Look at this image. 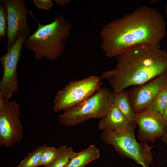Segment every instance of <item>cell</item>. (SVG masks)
<instances>
[{
    "label": "cell",
    "instance_id": "23",
    "mask_svg": "<svg viewBox=\"0 0 167 167\" xmlns=\"http://www.w3.org/2000/svg\"><path fill=\"white\" fill-rule=\"evenodd\" d=\"M161 139L167 146V126L166 127L165 134L164 136L161 137Z\"/></svg>",
    "mask_w": 167,
    "mask_h": 167
},
{
    "label": "cell",
    "instance_id": "20",
    "mask_svg": "<svg viewBox=\"0 0 167 167\" xmlns=\"http://www.w3.org/2000/svg\"><path fill=\"white\" fill-rule=\"evenodd\" d=\"M34 5L38 9L50 10L54 5L51 0H33Z\"/></svg>",
    "mask_w": 167,
    "mask_h": 167
},
{
    "label": "cell",
    "instance_id": "2",
    "mask_svg": "<svg viewBox=\"0 0 167 167\" xmlns=\"http://www.w3.org/2000/svg\"><path fill=\"white\" fill-rule=\"evenodd\" d=\"M113 70L100 76L111 86L113 93L132 86H139L167 71V51L147 44L135 46L117 55Z\"/></svg>",
    "mask_w": 167,
    "mask_h": 167
},
{
    "label": "cell",
    "instance_id": "22",
    "mask_svg": "<svg viewBox=\"0 0 167 167\" xmlns=\"http://www.w3.org/2000/svg\"><path fill=\"white\" fill-rule=\"evenodd\" d=\"M161 116L164 121L166 127L167 126V105L161 114Z\"/></svg>",
    "mask_w": 167,
    "mask_h": 167
},
{
    "label": "cell",
    "instance_id": "8",
    "mask_svg": "<svg viewBox=\"0 0 167 167\" xmlns=\"http://www.w3.org/2000/svg\"><path fill=\"white\" fill-rule=\"evenodd\" d=\"M21 108L15 101L0 98V146L8 148L23 139V127L20 117Z\"/></svg>",
    "mask_w": 167,
    "mask_h": 167
},
{
    "label": "cell",
    "instance_id": "17",
    "mask_svg": "<svg viewBox=\"0 0 167 167\" xmlns=\"http://www.w3.org/2000/svg\"><path fill=\"white\" fill-rule=\"evenodd\" d=\"M59 148L60 151L57 157L52 163L44 167H64L75 153L71 147L62 146Z\"/></svg>",
    "mask_w": 167,
    "mask_h": 167
},
{
    "label": "cell",
    "instance_id": "3",
    "mask_svg": "<svg viewBox=\"0 0 167 167\" xmlns=\"http://www.w3.org/2000/svg\"><path fill=\"white\" fill-rule=\"evenodd\" d=\"M29 13L36 21L38 27L36 31L26 39L25 48L33 53L35 59L43 58L56 60L63 53L70 36L72 26L62 15L56 16L54 21L46 25L40 24L32 11Z\"/></svg>",
    "mask_w": 167,
    "mask_h": 167
},
{
    "label": "cell",
    "instance_id": "1",
    "mask_svg": "<svg viewBox=\"0 0 167 167\" xmlns=\"http://www.w3.org/2000/svg\"><path fill=\"white\" fill-rule=\"evenodd\" d=\"M166 33V23L160 11L143 6L103 27L100 33L101 48L106 57L113 58L140 45L160 47Z\"/></svg>",
    "mask_w": 167,
    "mask_h": 167
},
{
    "label": "cell",
    "instance_id": "16",
    "mask_svg": "<svg viewBox=\"0 0 167 167\" xmlns=\"http://www.w3.org/2000/svg\"><path fill=\"white\" fill-rule=\"evenodd\" d=\"M45 145L40 146L29 153L16 167H38Z\"/></svg>",
    "mask_w": 167,
    "mask_h": 167
},
{
    "label": "cell",
    "instance_id": "13",
    "mask_svg": "<svg viewBox=\"0 0 167 167\" xmlns=\"http://www.w3.org/2000/svg\"><path fill=\"white\" fill-rule=\"evenodd\" d=\"M100 156L99 150L93 145L75 154L64 167H84Z\"/></svg>",
    "mask_w": 167,
    "mask_h": 167
},
{
    "label": "cell",
    "instance_id": "15",
    "mask_svg": "<svg viewBox=\"0 0 167 167\" xmlns=\"http://www.w3.org/2000/svg\"><path fill=\"white\" fill-rule=\"evenodd\" d=\"M167 105V87L161 91L145 109L161 115Z\"/></svg>",
    "mask_w": 167,
    "mask_h": 167
},
{
    "label": "cell",
    "instance_id": "6",
    "mask_svg": "<svg viewBox=\"0 0 167 167\" xmlns=\"http://www.w3.org/2000/svg\"><path fill=\"white\" fill-rule=\"evenodd\" d=\"M100 77L91 75L72 81L57 93L53 108L56 112L66 110L91 96L101 88Z\"/></svg>",
    "mask_w": 167,
    "mask_h": 167
},
{
    "label": "cell",
    "instance_id": "24",
    "mask_svg": "<svg viewBox=\"0 0 167 167\" xmlns=\"http://www.w3.org/2000/svg\"><path fill=\"white\" fill-rule=\"evenodd\" d=\"M164 12L165 14L166 15V16L167 18V4H166L165 6Z\"/></svg>",
    "mask_w": 167,
    "mask_h": 167
},
{
    "label": "cell",
    "instance_id": "9",
    "mask_svg": "<svg viewBox=\"0 0 167 167\" xmlns=\"http://www.w3.org/2000/svg\"><path fill=\"white\" fill-rule=\"evenodd\" d=\"M7 14V49L14 44L19 35L25 33L29 36L31 29L27 22L30 10L26 7L24 0H3Z\"/></svg>",
    "mask_w": 167,
    "mask_h": 167
},
{
    "label": "cell",
    "instance_id": "19",
    "mask_svg": "<svg viewBox=\"0 0 167 167\" xmlns=\"http://www.w3.org/2000/svg\"><path fill=\"white\" fill-rule=\"evenodd\" d=\"M0 38L6 36V31L7 28L6 24L7 23V14L5 6L0 2Z\"/></svg>",
    "mask_w": 167,
    "mask_h": 167
},
{
    "label": "cell",
    "instance_id": "5",
    "mask_svg": "<svg viewBox=\"0 0 167 167\" xmlns=\"http://www.w3.org/2000/svg\"><path fill=\"white\" fill-rule=\"evenodd\" d=\"M137 124L134 123L128 128L118 131H103L101 138L105 143L113 146L122 156L133 160L143 167H150L152 164L151 151L153 146L137 141L134 133Z\"/></svg>",
    "mask_w": 167,
    "mask_h": 167
},
{
    "label": "cell",
    "instance_id": "10",
    "mask_svg": "<svg viewBox=\"0 0 167 167\" xmlns=\"http://www.w3.org/2000/svg\"><path fill=\"white\" fill-rule=\"evenodd\" d=\"M166 87L167 71L148 82L129 89L127 92L135 113L145 110L157 94Z\"/></svg>",
    "mask_w": 167,
    "mask_h": 167
},
{
    "label": "cell",
    "instance_id": "11",
    "mask_svg": "<svg viewBox=\"0 0 167 167\" xmlns=\"http://www.w3.org/2000/svg\"><path fill=\"white\" fill-rule=\"evenodd\" d=\"M135 121L139 126L138 137L141 141L153 142L165 134V123L157 113L144 110L135 113Z\"/></svg>",
    "mask_w": 167,
    "mask_h": 167
},
{
    "label": "cell",
    "instance_id": "4",
    "mask_svg": "<svg viewBox=\"0 0 167 167\" xmlns=\"http://www.w3.org/2000/svg\"><path fill=\"white\" fill-rule=\"evenodd\" d=\"M113 105V93L108 88H101L97 92L79 103L58 115L61 125L71 127L91 118L101 119L106 115Z\"/></svg>",
    "mask_w": 167,
    "mask_h": 167
},
{
    "label": "cell",
    "instance_id": "18",
    "mask_svg": "<svg viewBox=\"0 0 167 167\" xmlns=\"http://www.w3.org/2000/svg\"><path fill=\"white\" fill-rule=\"evenodd\" d=\"M59 151V148L48 147L45 144L42 154L40 166H45L51 164L57 157Z\"/></svg>",
    "mask_w": 167,
    "mask_h": 167
},
{
    "label": "cell",
    "instance_id": "7",
    "mask_svg": "<svg viewBox=\"0 0 167 167\" xmlns=\"http://www.w3.org/2000/svg\"><path fill=\"white\" fill-rule=\"evenodd\" d=\"M29 36L25 33L19 35L14 44L0 58L3 74L0 82V98L8 101L18 91V63L22 47Z\"/></svg>",
    "mask_w": 167,
    "mask_h": 167
},
{
    "label": "cell",
    "instance_id": "14",
    "mask_svg": "<svg viewBox=\"0 0 167 167\" xmlns=\"http://www.w3.org/2000/svg\"><path fill=\"white\" fill-rule=\"evenodd\" d=\"M113 93V104L131 123L135 121V113L131 105L127 91Z\"/></svg>",
    "mask_w": 167,
    "mask_h": 167
},
{
    "label": "cell",
    "instance_id": "12",
    "mask_svg": "<svg viewBox=\"0 0 167 167\" xmlns=\"http://www.w3.org/2000/svg\"><path fill=\"white\" fill-rule=\"evenodd\" d=\"M132 124L113 104L105 116L100 119L98 129L103 131L117 132L128 128Z\"/></svg>",
    "mask_w": 167,
    "mask_h": 167
},
{
    "label": "cell",
    "instance_id": "21",
    "mask_svg": "<svg viewBox=\"0 0 167 167\" xmlns=\"http://www.w3.org/2000/svg\"><path fill=\"white\" fill-rule=\"evenodd\" d=\"M56 3L60 6H64L71 2L70 0H55Z\"/></svg>",
    "mask_w": 167,
    "mask_h": 167
}]
</instances>
